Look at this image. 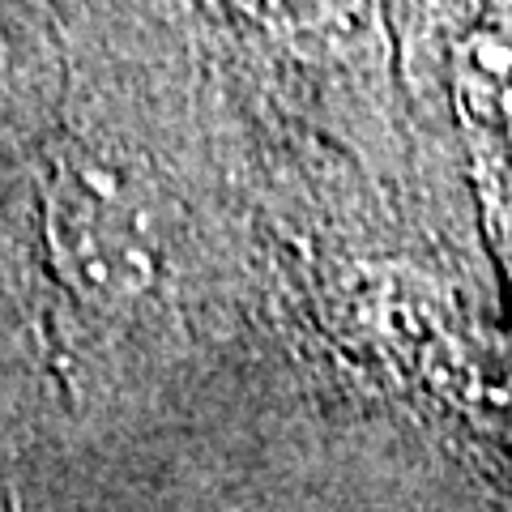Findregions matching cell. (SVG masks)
Masks as SVG:
<instances>
[{"label": "cell", "instance_id": "6da1fadb", "mask_svg": "<svg viewBox=\"0 0 512 512\" xmlns=\"http://www.w3.org/2000/svg\"><path fill=\"white\" fill-rule=\"evenodd\" d=\"M43 235L56 274L94 303L154 291L167 261L158 184L128 154L64 150L43 188Z\"/></svg>", "mask_w": 512, "mask_h": 512}, {"label": "cell", "instance_id": "7a4b0ae2", "mask_svg": "<svg viewBox=\"0 0 512 512\" xmlns=\"http://www.w3.org/2000/svg\"><path fill=\"white\" fill-rule=\"evenodd\" d=\"M453 99L478 133L512 137V26L461 39L453 56Z\"/></svg>", "mask_w": 512, "mask_h": 512}, {"label": "cell", "instance_id": "3957f363", "mask_svg": "<svg viewBox=\"0 0 512 512\" xmlns=\"http://www.w3.org/2000/svg\"><path fill=\"white\" fill-rule=\"evenodd\" d=\"M235 5L286 47L329 43L363 13V0H235Z\"/></svg>", "mask_w": 512, "mask_h": 512}]
</instances>
